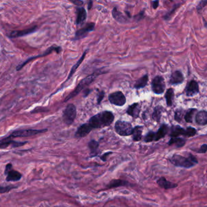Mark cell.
Listing matches in <instances>:
<instances>
[{"mask_svg": "<svg viewBox=\"0 0 207 207\" xmlns=\"http://www.w3.org/2000/svg\"><path fill=\"white\" fill-rule=\"evenodd\" d=\"M76 115L77 109L76 106L73 104H69L63 111V121L66 125H70L74 122Z\"/></svg>", "mask_w": 207, "mask_h": 207, "instance_id": "5", "label": "cell"}, {"mask_svg": "<svg viewBox=\"0 0 207 207\" xmlns=\"http://www.w3.org/2000/svg\"><path fill=\"white\" fill-rule=\"evenodd\" d=\"M207 4V1L206 0H203V1H201L199 4L197 6V10L200 12Z\"/></svg>", "mask_w": 207, "mask_h": 207, "instance_id": "37", "label": "cell"}, {"mask_svg": "<svg viewBox=\"0 0 207 207\" xmlns=\"http://www.w3.org/2000/svg\"><path fill=\"white\" fill-rule=\"evenodd\" d=\"M17 188L14 186H0V194H3L10 191V190Z\"/></svg>", "mask_w": 207, "mask_h": 207, "instance_id": "36", "label": "cell"}, {"mask_svg": "<svg viewBox=\"0 0 207 207\" xmlns=\"http://www.w3.org/2000/svg\"><path fill=\"white\" fill-rule=\"evenodd\" d=\"M128 182L121 179H114L111 181L107 185L108 188H113L119 186H125L128 185Z\"/></svg>", "mask_w": 207, "mask_h": 207, "instance_id": "26", "label": "cell"}, {"mask_svg": "<svg viewBox=\"0 0 207 207\" xmlns=\"http://www.w3.org/2000/svg\"><path fill=\"white\" fill-rule=\"evenodd\" d=\"M6 181L8 182L18 181L21 179L22 177V175L20 172L13 170H12L10 171H9L6 174Z\"/></svg>", "mask_w": 207, "mask_h": 207, "instance_id": "20", "label": "cell"}, {"mask_svg": "<svg viewBox=\"0 0 207 207\" xmlns=\"http://www.w3.org/2000/svg\"><path fill=\"white\" fill-rule=\"evenodd\" d=\"M184 81V76L183 73L179 70H176L172 73L170 79V84L172 85H177L182 84Z\"/></svg>", "mask_w": 207, "mask_h": 207, "instance_id": "14", "label": "cell"}, {"mask_svg": "<svg viewBox=\"0 0 207 207\" xmlns=\"http://www.w3.org/2000/svg\"><path fill=\"white\" fill-rule=\"evenodd\" d=\"M112 14L113 18L120 23H126L128 22L127 19L123 15V14L120 12L119 10H118L117 7H114L112 11Z\"/></svg>", "mask_w": 207, "mask_h": 207, "instance_id": "21", "label": "cell"}, {"mask_svg": "<svg viewBox=\"0 0 207 207\" xmlns=\"http://www.w3.org/2000/svg\"><path fill=\"white\" fill-rule=\"evenodd\" d=\"M87 51H88V50H86V51H85L84 52V53L83 54L82 56H81V58L79 59V60L77 62V63H76L74 66H73L71 70H70V73H69V76H68V79H67L66 81L69 80L72 77V76L73 75V73H75V72L76 71V70L77 69V68H78L79 67V66L81 64V63H82L83 61L84 60V58L85 56L86 55V54H87Z\"/></svg>", "mask_w": 207, "mask_h": 207, "instance_id": "28", "label": "cell"}, {"mask_svg": "<svg viewBox=\"0 0 207 207\" xmlns=\"http://www.w3.org/2000/svg\"><path fill=\"white\" fill-rule=\"evenodd\" d=\"M87 17V13L84 7H79L77 9V19L76 24L78 26H82Z\"/></svg>", "mask_w": 207, "mask_h": 207, "instance_id": "15", "label": "cell"}, {"mask_svg": "<svg viewBox=\"0 0 207 207\" xmlns=\"http://www.w3.org/2000/svg\"><path fill=\"white\" fill-rule=\"evenodd\" d=\"M88 146L90 148V149L91 151V154H94V156L96 155L97 151L98 150V146H99V143L97 141L94 140H91L88 143Z\"/></svg>", "mask_w": 207, "mask_h": 207, "instance_id": "32", "label": "cell"}, {"mask_svg": "<svg viewBox=\"0 0 207 207\" xmlns=\"http://www.w3.org/2000/svg\"><path fill=\"white\" fill-rule=\"evenodd\" d=\"M105 95V92L104 91H101L99 92L98 95V98H97V103L99 105L101 103L102 100L103 99Z\"/></svg>", "mask_w": 207, "mask_h": 207, "instance_id": "40", "label": "cell"}, {"mask_svg": "<svg viewBox=\"0 0 207 207\" xmlns=\"http://www.w3.org/2000/svg\"><path fill=\"white\" fill-rule=\"evenodd\" d=\"M168 132V126L166 124H162L159 130L155 132L154 141H158L160 139L164 138Z\"/></svg>", "mask_w": 207, "mask_h": 207, "instance_id": "18", "label": "cell"}, {"mask_svg": "<svg viewBox=\"0 0 207 207\" xmlns=\"http://www.w3.org/2000/svg\"><path fill=\"white\" fill-rule=\"evenodd\" d=\"M185 129L182 128L179 125L172 126L171 128L170 136L171 137H179L180 136H185Z\"/></svg>", "mask_w": 207, "mask_h": 207, "instance_id": "17", "label": "cell"}, {"mask_svg": "<svg viewBox=\"0 0 207 207\" xmlns=\"http://www.w3.org/2000/svg\"><path fill=\"white\" fill-rule=\"evenodd\" d=\"M165 97L166 99L167 106L170 107L172 106L174 98V91L172 88H170L167 90Z\"/></svg>", "mask_w": 207, "mask_h": 207, "instance_id": "27", "label": "cell"}, {"mask_svg": "<svg viewBox=\"0 0 207 207\" xmlns=\"http://www.w3.org/2000/svg\"><path fill=\"white\" fill-rule=\"evenodd\" d=\"M108 99L111 103L117 106H123L126 101L125 95L121 91L114 92L109 94L108 96Z\"/></svg>", "mask_w": 207, "mask_h": 207, "instance_id": "8", "label": "cell"}, {"mask_svg": "<svg viewBox=\"0 0 207 207\" xmlns=\"http://www.w3.org/2000/svg\"><path fill=\"white\" fill-rule=\"evenodd\" d=\"M155 139V132L150 131L147 133L146 135L144 137V141L145 142H151L154 141Z\"/></svg>", "mask_w": 207, "mask_h": 207, "instance_id": "33", "label": "cell"}, {"mask_svg": "<svg viewBox=\"0 0 207 207\" xmlns=\"http://www.w3.org/2000/svg\"><path fill=\"white\" fill-rule=\"evenodd\" d=\"M151 87L152 91L154 94L157 95L163 94L166 87L164 78L160 76L155 77L151 81Z\"/></svg>", "mask_w": 207, "mask_h": 207, "instance_id": "6", "label": "cell"}, {"mask_svg": "<svg viewBox=\"0 0 207 207\" xmlns=\"http://www.w3.org/2000/svg\"><path fill=\"white\" fill-rule=\"evenodd\" d=\"M169 160L176 167L185 168H189L198 164V160L196 157L191 154H188L187 157L175 154L169 159Z\"/></svg>", "mask_w": 207, "mask_h": 207, "instance_id": "2", "label": "cell"}, {"mask_svg": "<svg viewBox=\"0 0 207 207\" xmlns=\"http://www.w3.org/2000/svg\"><path fill=\"white\" fill-rule=\"evenodd\" d=\"M71 2L77 6H81L83 4V1H78V0H76V1H71Z\"/></svg>", "mask_w": 207, "mask_h": 207, "instance_id": "45", "label": "cell"}, {"mask_svg": "<svg viewBox=\"0 0 207 207\" xmlns=\"http://www.w3.org/2000/svg\"><path fill=\"white\" fill-rule=\"evenodd\" d=\"M184 110L182 109H177L175 112V115H174V119L177 122H181L182 118L184 115Z\"/></svg>", "mask_w": 207, "mask_h": 207, "instance_id": "35", "label": "cell"}, {"mask_svg": "<svg viewBox=\"0 0 207 207\" xmlns=\"http://www.w3.org/2000/svg\"><path fill=\"white\" fill-rule=\"evenodd\" d=\"M93 129L89 123L81 125L77 130L75 136L77 138H82L86 137L90 134V132Z\"/></svg>", "mask_w": 207, "mask_h": 207, "instance_id": "13", "label": "cell"}, {"mask_svg": "<svg viewBox=\"0 0 207 207\" xmlns=\"http://www.w3.org/2000/svg\"><path fill=\"white\" fill-rule=\"evenodd\" d=\"M153 3V7L154 9H156L157 8V7L159 6V1H154L152 2Z\"/></svg>", "mask_w": 207, "mask_h": 207, "instance_id": "46", "label": "cell"}, {"mask_svg": "<svg viewBox=\"0 0 207 207\" xmlns=\"http://www.w3.org/2000/svg\"><path fill=\"white\" fill-rule=\"evenodd\" d=\"M114 128L117 134L121 136H128L132 134L133 128L132 125L125 121H117Z\"/></svg>", "mask_w": 207, "mask_h": 207, "instance_id": "4", "label": "cell"}, {"mask_svg": "<svg viewBox=\"0 0 207 207\" xmlns=\"http://www.w3.org/2000/svg\"><path fill=\"white\" fill-rule=\"evenodd\" d=\"M142 131L143 126H136L133 128L132 131V138L133 140L135 142L140 141L142 137Z\"/></svg>", "mask_w": 207, "mask_h": 207, "instance_id": "23", "label": "cell"}, {"mask_svg": "<svg viewBox=\"0 0 207 207\" xmlns=\"http://www.w3.org/2000/svg\"><path fill=\"white\" fill-rule=\"evenodd\" d=\"M99 74V73L97 72H94L92 74L89 76L87 77H86V78L83 79L80 83L77 86V87H76V89L74 90H73L71 93H70L65 99L64 101L66 102L68 100H70L71 98H73L74 97H76V95H77L83 90L87 87V86L90 85V84H91L96 79V77L98 76V75Z\"/></svg>", "mask_w": 207, "mask_h": 207, "instance_id": "3", "label": "cell"}, {"mask_svg": "<svg viewBox=\"0 0 207 207\" xmlns=\"http://www.w3.org/2000/svg\"><path fill=\"white\" fill-rule=\"evenodd\" d=\"M207 151V145L206 144H203L202 145L199 150L197 151V153H205Z\"/></svg>", "mask_w": 207, "mask_h": 207, "instance_id": "41", "label": "cell"}, {"mask_svg": "<svg viewBox=\"0 0 207 207\" xmlns=\"http://www.w3.org/2000/svg\"><path fill=\"white\" fill-rule=\"evenodd\" d=\"M95 24L94 23H90L86 24L85 26L79 29V30L76 32L74 40H80L86 37L89 33L95 30Z\"/></svg>", "mask_w": 207, "mask_h": 207, "instance_id": "9", "label": "cell"}, {"mask_svg": "<svg viewBox=\"0 0 207 207\" xmlns=\"http://www.w3.org/2000/svg\"><path fill=\"white\" fill-rule=\"evenodd\" d=\"M179 5L180 4H175V6H174V9H171V11L170 12H169V13H168L167 15H166L165 16V20H168V19L170 18V17L172 15V13H174V11L177 9V7H179Z\"/></svg>", "mask_w": 207, "mask_h": 207, "instance_id": "39", "label": "cell"}, {"mask_svg": "<svg viewBox=\"0 0 207 207\" xmlns=\"http://www.w3.org/2000/svg\"><path fill=\"white\" fill-rule=\"evenodd\" d=\"M48 131V129H22L15 131L10 135L12 138L15 137H27L38 135L41 133H44Z\"/></svg>", "mask_w": 207, "mask_h": 207, "instance_id": "7", "label": "cell"}, {"mask_svg": "<svg viewBox=\"0 0 207 207\" xmlns=\"http://www.w3.org/2000/svg\"><path fill=\"white\" fill-rule=\"evenodd\" d=\"M140 111V107L139 105V103H135L128 106L126 110V113L128 115L132 116L133 118L136 119V118H137L139 115Z\"/></svg>", "mask_w": 207, "mask_h": 207, "instance_id": "16", "label": "cell"}, {"mask_svg": "<svg viewBox=\"0 0 207 207\" xmlns=\"http://www.w3.org/2000/svg\"><path fill=\"white\" fill-rule=\"evenodd\" d=\"M12 170V165L11 164H9L6 165V169H5V174L6 175L9 171H10Z\"/></svg>", "mask_w": 207, "mask_h": 207, "instance_id": "44", "label": "cell"}, {"mask_svg": "<svg viewBox=\"0 0 207 207\" xmlns=\"http://www.w3.org/2000/svg\"><path fill=\"white\" fill-rule=\"evenodd\" d=\"M186 132H185V137H193L196 135L197 131L195 128L193 127H188L186 129H185Z\"/></svg>", "mask_w": 207, "mask_h": 207, "instance_id": "34", "label": "cell"}, {"mask_svg": "<svg viewBox=\"0 0 207 207\" xmlns=\"http://www.w3.org/2000/svg\"><path fill=\"white\" fill-rule=\"evenodd\" d=\"M164 108L161 106H157L154 109V112L152 115L153 119L156 122H159L161 119L162 112H163Z\"/></svg>", "mask_w": 207, "mask_h": 207, "instance_id": "29", "label": "cell"}, {"mask_svg": "<svg viewBox=\"0 0 207 207\" xmlns=\"http://www.w3.org/2000/svg\"><path fill=\"white\" fill-rule=\"evenodd\" d=\"M199 92L198 83L195 80L189 81L185 88V94L188 97H193Z\"/></svg>", "mask_w": 207, "mask_h": 207, "instance_id": "11", "label": "cell"}, {"mask_svg": "<svg viewBox=\"0 0 207 207\" xmlns=\"http://www.w3.org/2000/svg\"><path fill=\"white\" fill-rule=\"evenodd\" d=\"M13 142V138H12L10 136L4 138L3 139L0 140V148L5 149L7 148L10 145H11Z\"/></svg>", "mask_w": 207, "mask_h": 207, "instance_id": "31", "label": "cell"}, {"mask_svg": "<svg viewBox=\"0 0 207 207\" xmlns=\"http://www.w3.org/2000/svg\"><path fill=\"white\" fill-rule=\"evenodd\" d=\"M157 184L161 187L165 189L174 188L177 186V184L167 181L165 177H162L157 181Z\"/></svg>", "mask_w": 207, "mask_h": 207, "instance_id": "19", "label": "cell"}, {"mask_svg": "<svg viewBox=\"0 0 207 207\" xmlns=\"http://www.w3.org/2000/svg\"><path fill=\"white\" fill-rule=\"evenodd\" d=\"M92 1H90V2H89V4H88V9L89 10H90L92 8Z\"/></svg>", "mask_w": 207, "mask_h": 207, "instance_id": "47", "label": "cell"}, {"mask_svg": "<svg viewBox=\"0 0 207 207\" xmlns=\"http://www.w3.org/2000/svg\"><path fill=\"white\" fill-rule=\"evenodd\" d=\"M26 143H27V142H16V141L13 140L11 144V146L12 148H17V147L22 146Z\"/></svg>", "mask_w": 207, "mask_h": 207, "instance_id": "38", "label": "cell"}, {"mask_svg": "<svg viewBox=\"0 0 207 207\" xmlns=\"http://www.w3.org/2000/svg\"><path fill=\"white\" fill-rule=\"evenodd\" d=\"M37 30V26H34L31 28L24 29V30H21V31H14L10 34L9 37L11 38L21 37L27 35L29 34H31L32 33H34Z\"/></svg>", "mask_w": 207, "mask_h": 207, "instance_id": "12", "label": "cell"}, {"mask_svg": "<svg viewBox=\"0 0 207 207\" xmlns=\"http://www.w3.org/2000/svg\"><path fill=\"white\" fill-rule=\"evenodd\" d=\"M148 80H149L148 75L146 74V75L143 76V77H142L140 79H138L136 81V82L134 86V88L139 90V89H142V88L145 87L148 84Z\"/></svg>", "mask_w": 207, "mask_h": 207, "instance_id": "25", "label": "cell"}, {"mask_svg": "<svg viewBox=\"0 0 207 207\" xmlns=\"http://www.w3.org/2000/svg\"><path fill=\"white\" fill-rule=\"evenodd\" d=\"M204 207H206V206H204Z\"/></svg>", "mask_w": 207, "mask_h": 207, "instance_id": "48", "label": "cell"}, {"mask_svg": "<svg viewBox=\"0 0 207 207\" xmlns=\"http://www.w3.org/2000/svg\"><path fill=\"white\" fill-rule=\"evenodd\" d=\"M112 152H108V153H105L104 154H103V155L100 157L101 160H103V161H106V159H107V157H108L109 154H112Z\"/></svg>", "mask_w": 207, "mask_h": 207, "instance_id": "43", "label": "cell"}, {"mask_svg": "<svg viewBox=\"0 0 207 207\" xmlns=\"http://www.w3.org/2000/svg\"><path fill=\"white\" fill-rule=\"evenodd\" d=\"M196 122L199 125H206V123H207V112L206 111H200L196 114Z\"/></svg>", "mask_w": 207, "mask_h": 207, "instance_id": "22", "label": "cell"}, {"mask_svg": "<svg viewBox=\"0 0 207 207\" xmlns=\"http://www.w3.org/2000/svg\"><path fill=\"white\" fill-rule=\"evenodd\" d=\"M114 120V115L113 113L111 111H105L92 116L89 120L88 123L93 129H97L111 125Z\"/></svg>", "mask_w": 207, "mask_h": 207, "instance_id": "1", "label": "cell"}, {"mask_svg": "<svg viewBox=\"0 0 207 207\" xmlns=\"http://www.w3.org/2000/svg\"><path fill=\"white\" fill-rule=\"evenodd\" d=\"M197 111V109L195 108H191L189 109L185 113V116H184V119L185 120V121L187 123H192L193 122V116L194 114H195V112Z\"/></svg>", "mask_w": 207, "mask_h": 207, "instance_id": "30", "label": "cell"}, {"mask_svg": "<svg viewBox=\"0 0 207 207\" xmlns=\"http://www.w3.org/2000/svg\"><path fill=\"white\" fill-rule=\"evenodd\" d=\"M186 143V140L180 137H171L168 144L169 145H175L177 148H181Z\"/></svg>", "mask_w": 207, "mask_h": 207, "instance_id": "24", "label": "cell"}, {"mask_svg": "<svg viewBox=\"0 0 207 207\" xmlns=\"http://www.w3.org/2000/svg\"><path fill=\"white\" fill-rule=\"evenodd\" d=\"M144 13H145V10H142V12H140V13L137 14V15L135 16V18L136 20H137V21H139L140 19L143 18L144 17Z\"/></svg>", "mask_w": 207, "mask_h": 207, "instance_id": "42", "label": "cell"}, {"mask_svg": "<svg viewBox=\"0 0 207 207\" xmlns=\"http://www.w3.org/2000/svg\"><path fill=\"white\" fill-rule=\"evenodd\" d=\"M61 50H62V49H61L60 47L56 46H51V48H48V49L46 50V51L45 52H44L43 55H39L36 56V57H31V58H29L27 60H26V62H24L22 65H19L18 66H17V70H20V69H21L23 68V67L24 66H25L26 64H27L29 62H31V60H34V59H36V58H38V57H45V56H46V55L50 54L51 53H52L53 51H55L57 54H58V53H60V52L61 51Z\"/></svg>", "mask_w": 207, "mask_h": 207, "instance_id": "10", "label": "cell"}]
</instances>
